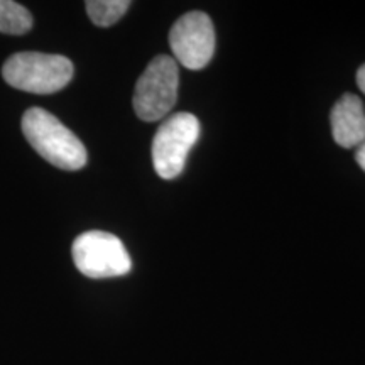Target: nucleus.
Wrapping results in <instances>:
<instances>
[{"mask_svg":"<svg viewBox=\"0 0 365 365\" xmlns=\"http://www.w3.org/2000/svg\"><path fill=\"white\" fill-rule=\"evenodd\" d=\"M22 134L41 158L59 170L78 171L86 164L83 143L44 108L33 107L24 113Z\"/></svg>","mask_w":365,"mask_h":365,"instance_id":"1","label":"nucleus"},{"mask_svg":"<svg viewBox=\"0 0 365 365\" xmlns=\"http://www.w3.org/2000/svg\"><path fill=\"white\" fill-rule=\"evenodd\" d=\"M73 63L61 54L16 53L4 63L2 76L14 88L36 95L56 93L73 78Z\"/></svg>","mask_w":365,"mask_h":365,"instance_id":"2","label":"nucleus"},{"mask_svg":"<svg viewBox=\"0 0 365 365\" xmlns=\"http://www.w3.org/2000/svg\"><path fill=\"white\" fill-rule=\"evenodd\" d=\"M180 73L176 59L156 56L135 83L134 110L144 122H154L171 112L176 105Z\"/></svg>","mask_w":365,"mask_h":365,"instance_id":"3","label":"nucleus"},{"mask_svg":"<svg viewBox=\"0 0 365 365\" xmlns=\"http://www.w3.org/2000/svg\"><path fill=\"white\" fill-rule=\"evenodd\" d=\"M71 255L76 269L91 279L125 276L132 269L125 245L108 232L91 230L78 235L73 242Z\"/></svg>","mask_w":365,"mask_h":365,"instance_id":"4","label":"nucleus"},{"mask_svg":"<svg viewBox=\"0 0 365 365\" xmlns=\"http://www.w3.org/2000/svg\"><path fill=\"white\" fill-rule=\"evenodd\" d=\"M198 137L200 122L193 113L180 112L163 122L153 140L154 170L163 180H175L181 175Z\"/></svg>","mask_w":365,"mask_h":365,"instance_id":"5","label":"nucleus"},{"mask_svg":"<svg viewBox=\"0 0 365 365\" xmlns=\"http://www.w3.org/2000/svg\"><path fill=\"white\" fill-rule=\"evenodd\" d=\"M173 54L188 70H202L215 53V27L205 12L195 11L180 17L171 27Z\"/></svg>","mask_w":365,"mask_h":365,"instance_id":"6","label":"nucleus"},{"mask_svg":"<svg viewBox=\"0 0 365 365\" xmlns=\"http://www.w3.org/2000/svg\"><path fill=\"white\" fill-rule=\"evenodd\" d=\"M331 132L341 148H359L365 140V110L362 100L354 93H345L331 110Z\"/></svg>","mask_w":365,"mask_h":365,"instance_id":"7","label":"nucleus"},{"mask_svg":"<svg viewBox=\"0 0 365 365\" xmlns=\"http://www.w3.org/2000/svg\"><path fill=\"white\" fill-rule=\"evenodd\" d=\"M33 27V16L21 4L12 0H0V33L21 36Z\"/></svg>","mask_w":365,"mask_h":365,"instance_id":"8","label":"nucleus"},{"mask_svg":"<svg viewBox=\"0 0 365 365\" xmlns=\"http://www.w3.org/2000/svg\"><path fill=\"white\" fill-rule=\"evenodd\" d=\"M85 7L95 26L110 27L129 11L130 2L129 0H88Z\"/></svg>","mask_w":365,"mask_h":365,"instance_id":"9","label":"nucleus"},{"mask_svg":"<svg viewBox=\"0 0 365 365\" xmlns=\"http://www.w3.org/2000/svg\"><path fill=\"white\" fill-rule=\"evenodd\" d=\"M355 161L362 170L365 171V140L357 148V153H355Z\"/></svg>","mask_w":365,"mask_h":365,"instance_id":"10","label":"nucleus"},{"mask_svg":"<svg viewBox=\"0 0 365 365\" xmlns=\"http://www.w3.org/2000/svg\"><path fill=\"white\" fill-rule=\"evenodd\" d=\"M357 85H359V88L365 93V65L360 66L357 71Z\"/></svg>","mask_w":365,"mask_h":365,"instance_id":"11","label":"nucleus"}]
</instances>
